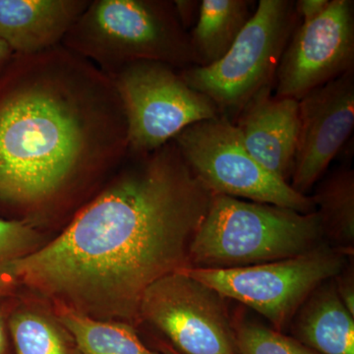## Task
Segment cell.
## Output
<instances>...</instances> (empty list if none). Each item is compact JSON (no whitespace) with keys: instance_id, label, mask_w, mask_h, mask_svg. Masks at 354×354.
Instances as JSON below:
<instances>
[{"instance_id":"6da1fadb","label":"cell","mask_w":354,"mask_h":354,"mask_svg":"<svg viewBox=\"0 0 354 354\" xmlns=\"http://www.w3.org/2000/svg\"><path fill=\"white\" fill-rule=\"evenodd\" d=\"M213 197L174 141L128 153L57 239L18 262L17 285L93 318L136 323L147 288L188 268Z\"/></svg>"},{"instance_id":"7a4b0ae2","label":"cell","mask_w":354,"mask_h":354,"mask_svg":"<svg viewBox=\"0 0 354 354\" xmlns=\"http://www.w3.org/2000/svg\"><path fill=\"white\" fill-rule=\"evenodd\" d=\"M129 153L111 77L64 46L14 55L0 73V203L35 215Z\"/></svg>"},{"instance_id":"3957f363","label":"cell","mask_w":354,"mask_h":354,"mask_svg":"<svg viewBox=\"0 0 354 354\" xmlns=\"http://www.w3.org/2000/svg\"><path fill=\"white\" fill-rule=\"evenodd\" d=\"M317 212L214 195L188 268L232 269L297 257L326 243Z\"/></svg>"},{"instance_id":"277c9868","label":"cell","mask_w":354,"mask_h":354,"mask_svg":"<svg viewBox=\"0 0 354 354\" xmlns=\"http://www.w3.org/2000/svg\"><path fill=\"white\" fill-rule=\"evenodd\" d=\"M62 46L106 75L138 62L177 70L196 65L189 32L167 0H93Z\"/></svg>"},{"instance_id":"5b68a950","label":"cell","mask_w":354,"mask_h":354,"mask_svg":"<svg viewBox=\"0 0 354 354\" xmlns=\"http://www.w3.org/2000/svg\"><path fill=\"white\" fill-rule=\"evenodd\" d=\"M299 23L295 1L260 0L225 57L209 66L178 70L179 75L207 95L221 115L237 116L258 92L274 86L283 51Z\"/></svg>"},{"instance_id":"8992f818","label":"cell","mask_w":354,"mask_h":354,"mask_svg":"<svg viewBox=\"0 0 354 354\" xmlns=\"http://www.w3.org/2000/svg\"><path fill=\"white\" fill-rule=\"evenodd\" d=\"M172 141L191 171L213 195L276 205L302 214L316 212L313 198L300 194L254 160L227 116L195 123Z\"/></svg>"},{"instance_id":"52a82bcc","label":"cell","mask_w":354,"mask_h":354,"mask_svg":"<svg viewBox=\"0 0 354 354\" xmlns=\"http://www.w3.org/2000/svg\"><path fill=\"white\" fill-rule=\"evenodd\" d=\"M346 254L329 244L290 259L232 269L180 270L223 298H232L265 317L283 332L300 307L326 281L346 268Z\"/></svg>"},{"instance_id":"ba28073f","label":"cell","mask_w":354,"mask_h":354,"mask_svg":"<svg viewBox=\"0 0 354 354\" xmlns=\"http://www.w3.org/2000/svg\"><path fill=\"white\" fill-rule=\"evenodd\" d=\"M109 76L124 106L130 153L153 152L191 125L221 115L171 65L133 62Z\"/></svg>"},{"instance_id":"9c48e42d","label":"cell","mask_w":354,"mask_h":354,"mask_svg":"<svg viewBox=\"0 0 354 354\" xmlns=\"http://www.w3.org/2000/svg\"><path fill=\"white\" fill-rule=\"evenodd\" d=\"M225 298L183 271L152 283L139 320L162 333L180 354H239Z\"/></svg>"},{"instance_id":"30bf717a","label":"cell","mask_w":354,"mask_h":354,"mask_svg":"<svg viewBox=\"0 0 354 354\" xmlns=\"http://www.w3.org/2000/svg\"><path fill=\"white\" fill-rule=\"evenodd\" d=\"M353 7L351 0H330L320 17L299 23L277 70L274 95L298 101L354 70Z\"/></svg>"},{"instance_id":"8fae6325","label":"cell","mask_w":354,"mask_h":354,"mask_svg":"<svg viewBox=\"0 0 354 354\" xmlns=\"http://www.w3.org/2000/svg\"><path fill=\"white\" fill-rule=\"evenodd\" d=\"M298 121L290 185L307 195L353 133L354 70L298 100Z\"/></svg>"},{"instance_id":"7c38bea8","label":"cell","mask_w":354,"mask_h":354,"mask_svg":"<svg viewBox=\"0 0 354 354\" xmlns=\"http://www.w3.org/2000/svg\"><path fill=\"white\" fill-rule=\"evenodd\" d=\"M269 86L237 115V129L248 153L272 176L288 183L298 136V101L272 95Z\"/></svg>"},{"instance_id":"4fadbf2b","label":"cell","mask_w":354,"mask_h":354,"mask_svg":"<svg viewBox=\"0 0 354 354\" xmlns=\"http://www.w3.org/2000/svg\"><path fill=\"white\" fill-rule=\"evenodd\" d=\"M91 0H0V41L15 55L60 46Z\"/></svg>"},{"instance_id":"5bb4252c","label":"cell","mask_w":354,"mask_h":354,"mask_svg":"<svg viewBox=\"0 0 354 354\" xmlns=\"http://www.w3.org/2000/svg\"><path fill=\"white\" fill-rule=\"evenodd\" d=\"M295 339L318 354H354V316L335 283H323L297 312Z\"/></svg>"},{"instance_id":"9a60e30c","label":"cell","mask_w":354,"mask_h":354,"mask_svg":"<svg viewBox=\"0 0 354 354\" xmlns=\"http://www.w3.org/2000/svg\"><path fill=\"white\" fill-rule=\"evenodd\" d=\"M252 3L249 0L200 1L196 22L189 32L195 66H209L227 55L252 16Z\"/></svg>"},{"instance_id":"2e32d148","label":"cell","mask_w":354,"mask_h":354,"mask_svg":"<svg viewBox=\"0 0 354 354\" xmlns=\"http://www.w3.org/2000/svg\"><path fill=\"white\" fill-rule=\"evenodd\" d=\"M55 304L58 322L74 337L81 354H158L147 348L130 324L100 320Z\"/></svg>"},{"instance_id":"e0dca14e","label":"cell","mask_w":354,"mask_h":354,"mask_svg":"<svg viewBox=\"0 0 354 354\" xmlns=\"http://www.w3.org/2000/svg\"><path fill=\"white\" fill-rule=\"evenodd\" d=\"M325 239L346 255L353 252L354 171L341 167L324 179L312 196Z\"/></svg>"},{"instance_id":"ac0fdd59","label":"cell","mask_w":354,"mask_h":354,"mask_svg":"<svg viewBox=\"0 0 354 354\" xmlns=\"http://www.w3.org/2000/svg\"><path fill=\"white\" fill-rule=\"evenodd\" d=\"M17 354H68L57 321L31 308L16 310L8 321Z\"/></svg>"},{"instance_id":"d6986e66","label":"cell","mask_w":354,"mask_h":354,"mask_svg":"<svg viewBox=\"0 0 354 354\" xmlns=\"http://www.w3.org/2000/svg\"><path fill=\"white\" fill-rule=\"evenodd\" d=\"M41 235L27 220L0 218V297L17 286L18 262L39 247Z\"/></svg>"},{"instance_id":"ffe728a7","label":"cell","mask_w":354,"mask_h":354,"mask_svg":"<svg viewBox=\"0 0 354 354\" xmlns=\"http://www.w3.org/2000/svg\"><path fill=\"white\" fill-rule=\"evenodd\" d=\"M239 354H318L283 333L256 323H242L234 328Z\"/></svg>"},{"instance_id":"44dd1931","label":"cell","mask_w":354,"mask_h":354,"mask_svg":"<svg viewBox=\"0 0 354 354\" xmlns=\"http://www.w3.org/2000/svg\"><path fill=\"white\" fill-rule=\"evenodd\" d=\"M330 0H298L295 1V11L300 23L317 19L330 6Z\"/></svg>"},{"instance_id":"7402d4cb","label":"cell","mask_w":354,"mask_h":354,"mask_svg":"<svg viewBox=\"0 0 354 354\" xmlns=\"http://www.w3.org/2000/svg\"><path fill=\"white\" fill-rule=\"evenodd\" d=\"M344 270L339 276L335 277L337 283H335V290L337 295L342 302V304L348 310L349 313L354 316V281L353 271L346 272L344 274Z\"/></svg>"},{"instance_id":"603a6c76","label":"cell","mask_w":354,"mask_h":354,"mask_svg":"<svg viewBox=\"0 0 354 354\" xmlns=\"http://www.w3.org/2000/svg\"><path fill=\"white\" fill-rule=\"evenodd\" d=\"M174 2L177 18L186 32H189L196 22L199 13L200 1L196 0H176Z\"/></svg>"},{"instance_id":"cb8c5ba5","label":"cell","mask_w":354,"mask_h":354,"mask_svg":"<svg viewBox=\"0 0 354 354\" xmlns=\"http://www.w3.org/2000/svg\"><path fill=\"white\" fill-rule=\"evenodd\" d=\"M15 53H13L12 50L6 43L0 41V73L12 59Z\"/></svg>"},{"instance_id":"d4e9b609","label":"cell","mask_w":354,"mask_h":354,"mask_svg":"<svg viewBox=\"0 0 354 354\" xmlns=\"http://www.w3.org/2000/svg\"><path fill=\"white\" fill-rule=\"evenodd\" d=\"M7 337L6 322H4L3 315L0 311V354L6 353Z\"/></svg>"},{"instance_id":"484cf974","label":"cell","mask_w":354,"mask_h":354,"mask_svg":"<svg viewBox=\"0 0 354 354\" xmlns=\"http://www.w3.org/2000/svg\"><path fill=\"white\" fill-rule=\"evenodd\" d=\"M164 354H180V353H177V351H174V349L171 348V346H165Z\"/></svg>"}]
</instances>
